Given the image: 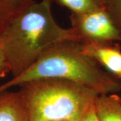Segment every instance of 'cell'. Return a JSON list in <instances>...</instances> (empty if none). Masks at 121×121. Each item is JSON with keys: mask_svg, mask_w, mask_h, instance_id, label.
<instances>
[{"mask_svg": "<svg viewBox=\"0 0 121 121\" xmlns=\"http://www.w3.org/2000/svg\"><path fill=\"white\" fill-rule=\"evenodd\" d=\"M60 6L65 7L71 13H83L104 8L103 0H52Z\"/></svg>", "mask_w": 121, "mask_h": 121, "instance_id": "cell-8", "label": "cell"}, {"mask_svg": "<svg viewBox=\"0 0 121 121\" xmlns=\"http://www.w3.org/2000/svg\"><path fill=\"white\" fill-rule=\"evenodd\" d=\"M13 0H0V9L12 2Z\"/></svg>", "mask_w": 121, "mask_h": 121, "instance_id": "cell-12", "label": "cell"}, {"mask_svg": "<svg viewBox=\"0 0 121 121\" xmlns=\"http://www.w3.org/2000/svg\"><path fill=\"white\" fill-rule=\"evenodd\" d=\"M0 121H30L19 91L0 92Z\"/></svg>", "mask_w": 121, "mask_h": 121, "instance_id": "cell-6", "label": "cell"}, {"mask_svg": "<svg viewBox=\"0 0 121 121\" xmlns=\"http://www.w3.org/2000/svg\"><path fill=\"white\" fill-rule=\"evenodd\" d=\"M105 9L121 33V0H103Z\"/></svg>", "mask_w": 121, "mask_h": 121, "instance_id": "cell-9", "label": "cell"}, {"mask_svg": "<svg viewBox=\"0 0 121 121\" xmlns=\"http://www.w3.org/2000/svg\"><path fill=\"white\" fill-rule=\"evenodd\" d=\"M71 28L82 43L121 42V33L104 8L83 13H71Z\"/></svg>", "mask_w": 121, "mask_h": 121, "instance_id": "cell-4", "label": "cell"}, {"mask_svg": "<svg viewBox=\"0 0 121 121\" xmlns=\"http://www.w3.org/2000/svg\"><path fill=\"white\" fill-rule=\"evenodd\" d=\"M94 109L98 121H121V97L117 94L98 95Z\"/></svg>", "mask_w": 121, "mask_h": 121, "instance_id": "cell-7", "label": "cell"}, {"mask_svg": "<svg viewBox=\"0 0 121 121\" xmlns=\"http://www.w3.org/2000/svg\"><path fill=\"white\" fill-rule=\"evenodd\" d=\"M52 2L35 1L0 35L13 78L29 69L56 44L67 40L81 42L71 28H63L57 24L51 12Z\"/></svg>", "mask_w": 121, "mask_h": 121, "instance_id": "cell-1", "label": "cell"}, {"mask_svg": "<svg viewBox=\"0 0 121 121\" xmlns=\"http://www.w3.org/2000/svg\"><path fill=\"white\" fill-rule=\"evenodd\" d=\"M10 72V66L6 56L1 39L0 38V78H4L7 74Z\"/></svg>", "mask_w": 121, "mask_h": 121, "instance_id": "cell-10", "label": "cell"}, {"mask_svg": "<svg viewBox=\"0 0 121 121\" xmlns=\"http://www.w3.org/2000/svg\"><path fill=\"white\" fill-rule=\"evenodd\" d=\"M81 121H98L96 114H95V109H94V104L92 106V107L89 110V111L86 113V114L84 116Z\"/></svg>", "mask_w": 121, "mask_h": 121, "instance_id": "cell-11", "label": "cell"}, {"mask_svg": "<svg viewBox=\"0 0 121 121\" xmlns=\"http://www.w3.org/2000/svg\"><path fill=\"white\" fill-rule=\"evenodd\" d=\"M54 78L78 83L99 95L117 94L121 80L102 69L82 51V43L67 40L48 49L32 66L0 86V92L30 81Z\"/></svg>", "mask_w": 121, "mask_h": 121, "instance_id": "cell-2", "label": "cell"}, {"mask_svg": "<svg viewBox=\"0 0 121 121\" xmlns=\"http://www.w3.org/2000/svg\"><path fill=\"white\" fill-rule=\"evenodd\" d=\"M82 52L94 60L106 71L120 79L121 77V48L117 43L108 42L82 43Z\"/></svg>", "mask_w": 121, "mask_h": 121, "instance_id": "cell-5", "label": "cell"}, {"mask_svg": "<svg viewBox=\"0 0 121 121\" xmlns=\"http://www.w3.org/2000/svg\"><path fill=\"white\" fill-rule=\"evenodd\" d=\"M119 79L121 80V78H120V79Z\"/></svg>", "mask_w": 121, "mask_h": 121, "instance_id": "cell-13", "label": "cell"}, {"mask_svg": "<svg viewBox=\"0 0 121 121\" xmlns=\"http://www.w3.org/2000/svg\"><path fill=\"white\" fill-rule=\"evenodd\" d=\"M20 87L30 121H81L99 95L78 83L54 78Z\"/></svg>", "mask_w": 121, "mask_h": 121, "instance_id": "cell-3", "label": "cell"}]
</instances>
